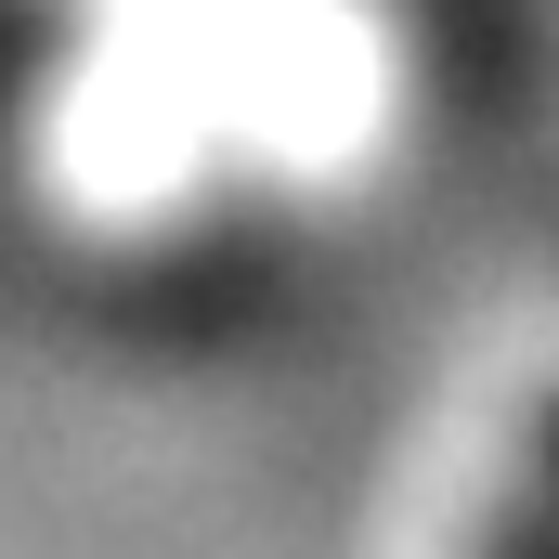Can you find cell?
I'll list each match as a JSON object with an SVG mask.
<instances>
[{"instance_id":"6da1fadb","label":"cell","mask_w":559,"mask_h":559,"mask_svg":"<svg viewBox=\"0 0 559 559\" xmlns=\"http://www.w3.org/2000/svg\"><path fill=\"white\" fill-rule=\"evenodd\" d=\"M468 559H559V404L534 429V455L508 468V495H495V521H481Z\"/></svg>"}]
</instances>
